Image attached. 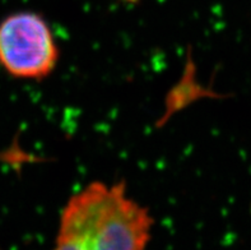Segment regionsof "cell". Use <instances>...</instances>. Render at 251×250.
<instances>
[{
	"label": "cell",
	"mask_w": 251,
	"mask_h": 250,
	"mask_svg": "<svg viewBox=\"0 0 251 250\" xmlns=\"http://www.w3.org/2000/svg\"><path fill=\"white\" fill-rule=\"evenodd\" d=\"M148 209L126 195L124 183L89 184L68 200L56 236L57 249L139 250L151 240Z\"/></svg>",
	"instance_id": "6da1fadb"
},
{
	"label": "cell",
	"mask_w": 251,
	"mask_h": 250,
	"mask_svg": "<svg viewBox=\"0 0 251 250\" xmlns=\"http://www.w3.org/2000/svg\"><path fill=\"white\" fill-rule=\"evenodd\" d=\"M59 50L41 16L21 12L0 23V65L16 78L42 80L55 69Z\"/></svg>",
	"instance_id": "7a4b0ae2"
},
{
	"label": "cell",
	"mask_w": 251,
	"mask_h": 250,
	"mask_svg": "<svg viewBox=\"0 0 251 250\" xmlns=\"http://www.w3.org/2000/svg\"><path fill=\"white\" fill-rule=\"evenodd\" d=\"M127 1H135V0H127Z\"/></svg>",
	"instance_id": "3957f363"
}]
</instances>
